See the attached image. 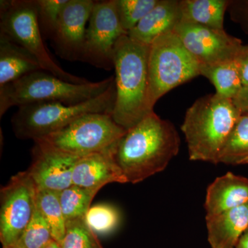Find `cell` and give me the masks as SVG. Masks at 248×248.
<instances>
[{
    "mask_svg": "<svg viewBox=\"0 0 248 248\" xmlns=\"http://www.w3.org/2000/svg\"><path fill=\"white\" fill-rule=\"evenodd\" d=\"M180 146L174 124L153 112L121 139L115 159L125 183L135 184L164 170Z\"/></svg>",
    "mask_w": 248,
    "mask_h": 248,
    "instance_id": "cell-1",
    "label": "cell"
},
{
    "mask_svg": "<svg viewBox=\"0 0 248 248\" xmlns=\"http://www.w3.org/2000/svg\"><path fill=\"white\" fill-rule=\"evenodd\" d=\"M150 45L122 36L115 46L113 58L116 99L114 121L124 130L140 123L154 111L148 107V55Z\"/></svg>",
    "mask_w": 248,
    "mask_h": 248,
    "instance_id": "cell-2",
    "label": "cell"
},
{
    "mask_svg": "<svg viewBox=\"0 0 248 248\" xmlns=\"http://www.w3.org/2000/svg\"><path fill=\"white\" fill-rule=\"evenodd\" d=\"M241 111L232 99L217 93L199 98L182 125L191 161L218 164V159Z\"/></svg>",
    "mask_w": 248,
    "mask_h": 248,
    "instance_id": "cell-3",
    "label": "cell"
},
{
    "mask_svg": "<svg viewBox=\"0 0 248 248\" xmlns=\"http://www.w3.org/2000/svg\"><path fill=\"white\" fill-rule=\"evenodd\" d=\"M115 83V76L97 82L78 84L64 81L51 73H29L0 88V117L13 107L40 102H60L75 105L97 97Z\"/></svg>",
    "mask_w": 248,
    "mask_h": 248,
    "instance_id": "cell-4",
    "label": "cell"
},
{
    "mask_svg": "<svg viewBox=\"0 0 248 248\" xmlns=\"http://www.w3.org/2000/svg\"><path fill=\"white\" fill-rule=\"evenodd\" d=\"M116 99L115 85L97 97L75 105L40 102L18 107L11 120L15 135L32 141L45 138L88 114L112 115Z\"/></svg>",
    "mask_w": 248,
    "mask_h": 248,
    "instance_id": "cell-5",
    "label": "cell"
},
{
    "mask_svg": "<svg viewBox=\"0 0 248 248\" xmlns=\"http://www.w3.org/2000/svg\"><path fill=\"white\" fill-rule=\"evenodd\" d=\"M200 67L174 31L155 40L148 55L150 110L171 90L201 76Z\"/></svg>",
    "mask_w": 248,
    "mask_h": 248,
    "instance_id": "cell-6",
    "label": "cell"
},
{
    "mask_svg": "<svg viewBox=\"0 0 248 248\" xmlns=\"http://www.w3.org/2000/svg\"><path fill=\"white\" fill-rule=\"evenodd\" d=\"M108 113L88 114L64 128L34 141L63 154L83 157L110 149L126 133Z\"/></svg>",
    "mask_w": 248,
    "mask_h": 248,
    "instance_id": "cell-7",
    "label": "cell"
},
{
    "mask_svg": "<svg viewBox=\"0 0 248 248\" xmlns=\"http://www.w3.org/2000/svg\"><path fill=\"white\" fill-rule=\"evenodd\" d=\"M0 32L33 55L43 71L74 84L91 82L64 71L53 60L44 43L35 0H1Z\"/></svg>",
    "mask_w": 248,
    "mask_h": 248,
    "instance_id": "cell-8",
    "label": "cell"
},
{
    "mask_svg": "<svg viewBox=\"0 0 248 248\" xmlns=\"http://www.w3.org/2000/svg\"><path fill=\"white\" fill-rule=\"evenodd\" d=\"M37 187L27 170L18 172L0 191V241L14 246L25 231L37 205Z\"/></svg>",
    "mask_w": 248,
    "mask_h": 248,
    "instance_id": "cell-9",
    "label": "cell"
},
{
    "mask_svg": "<svg viewBox=\"0 0 248 248\" xmlns=\"http://www.w3.org/2000/svg\"><path fill=\"white\" fill-rule=\"evenodd\" d=\"M125 35L128 33L121 25L115 0L96 1L88 23L81 61L110 71L114 68L115 46Z\"/></svg>",
    "mask_w": 248,
    "mask_h": 248,
    "instance_id": "cell-10",
    "label": "cell"
},
{
    "mask_svg": "<svg viewBox=\"0 0 248 248\" xmlns=\"http://www.w3.org/2000/svg\"><path fill=\"white\" fill-rule=\"evenodd\" d=\"M174 32L200 65H213L234 60L242 42L225 30L181 21Z\"/></svg>",
    "mask_w": 248,
    "mask_h": 248,
    "instance_id": "cell-11",
    "label": "cell"
},
{
    "mask_svg": "<svg viewBox=\"0 0 248 248\" xmlns=\"http://www.w3.org/2000/svg\"><path fill=\"white\" fill-rule=\"evenodd\" d=\"M96 1L68 0L51 37L59 56L68 61H81L86 29Z\"/></svg>",
    "mask_w": 248,
    "mask_h": 248,
    "instance_id": "cell-12",
    "label": "cell"
},
{
    "mask_svg": "<svg viewBox=\"0 0 248 248\" xmlns=\"http://www.w3.org/2000/svg\"><path fill=\"white\" fill-rule=\"evenodd\" d=\"M80 158L34 144L27 170L37 188L61 192L73 185V173Z\"/></svg>",
    "mask_w": 248,
    "mask_h": 248,
    "instance_id": "cell-13",
    "label": "cell"
},
{
    "mask_svg": "<svg viewBox=\"0 0 248 248\" xmlns=\"http://www.w3.org/2000/svg\"><path fill=\"white\" fill-rule=\"evenodd\" d=\"M117 145L107 151L80 158L73 170V185L99 192L110 183L126 184L116 163Z\"/></svg>",
    "mask_w": 248,
    "mask_h": 248,
    "instance_id": "cell-14",
    "label": "cell"
},
{
    "mask_svg": "<svg viewBox=\"0 0 248 248\" xmlns=\"http://www.w3.org/2000/svg\"><path fill=\"white\" fill-rule=\"evenodd\" d=\"M248 203V179L231 172L217 177L207 188L204 208L213 217Z\"/></svg>",
    "mask_w": 248,
    "mask_h": 248,
    "instance_id": "cell-15",
    "label": "cell"
},
{
    "mask_svg": "<svg viewBox=\"0 0 248 248\" xmlns=\"http://www.w3.org/2000/svg\"><path fill=\"white\" fill-rule=\"evenodd\" d=\"M182 19L180 1L159 0L128 36L140 43L151 45L160 36L174 31Z\"/></svg>",
    "mask_w": 248,
    "mask_h": 248,
    "instance_id": "cell-16",
    "label": "cell"
},
{
    "mask_svg": "<svg viewBox=\"0 0 248 248\" xmlns=\"http://www.w3.org/2000/svg\"><path fill=\"white\" fill-rule=\"evenodd\" d=\"M212 248H236L248 229V203L213 217H205Z\"/></svg>",
    "mask_w": 248,
    "mask_h": 248,
    "instance_id": "cell-17",
    "label": "cell"
},
{
    "mask_svg": "<svg viewBox=\"0 0 248 248\" xmlns=\"http://www.w3.org/2000/svg\"><path fill=\"white\" fill-rule=\"evenodd\" d=\"M42 70L33 55L0 32V88Z\"/></svg>",
    "mask_w": 248,
    "mask_h": 248,
    "instance_id": "cell-18",
    "label": "cell"
},
{
    "mask_svg": "<svg viewBox=\"0 0 248 248\" xmlns=\"http://www.w3.org/2000/svg\"><path fill=\"white\" fill-rule=\"evenodd\" d=\"M226 0H181L182 21L211 29L224 30Z\"/></svg>",
    "mask_w": 248,
    "mask_h": 248,
    "instance_id": "cell-19",
    "label": "cell"
},
{
    "mask_svg": "<svg viewBox=\"0 0 248 248\" xmlns=\"http://www.w3.org/2000/svg\"><path fill=\"white\" fill-rule=\"evenodd\" d=\"M201 76L205 77L215 86L218 95L233 99L243 88L236 62L229 60L213 65H201Z\"/></svg>",
    "mask_w": 248,
    "mask_h": 248,
    "instance_id": "cell-20",
    "label": "cell"
},
{
    "mask_svg": "<svg viewBox=\"0 0 248 248\" xmlns=\"http://www.w3.org/2000/svg\"><path fill=\"white\" fill-rule=\"evenodd\" d=\"M218 164H248V111L241 112L218 159Z\"/></svg>",
    "mask_w": 248,
    "mask_h": 248,
    "instance_id": "cell-21",
    "label": "cell"
},
{
    "mask_svg": "<svg viewBox=\"0 0 248 248\" xmlns=\"http://www.w3.org/2000/svg\"><path fill=\"white\" fill-rule=\"evenodd\" d=\"M37 207L50 226L52 236L61 245L66 233V221L60 202V193L37 188Z\"/></svg>",
    "mask_w": 248,
    "mask_h": 248,
    "instance_id": "cell-22",
    "label": "cell"
},
{
    "mask_svg": "<svg viewBox=\"0 0 248 248\" xmlns=\"http://www.w3.org/2000/svg\"><path fill=\"white\" fill-rule=\"evenodd\" d=\"M97 192L75 185L60 192V202L65 221L84 218Z\"/></svg>",
    "mask_w": 248,
    "mask_h": 248,
    "instance_id": "cell-23",
    "label": "cell"
},
{
    "mask_svg": "<svg viewBox=\"0 0 248 248\" xmlns=\"http://www.w3.org/2000/svg\"><path fill=\"white\" fill-rule=\"evenodd\" d=\"M60 246L62 248H104L85 217L66 222V233Z\"/></svg>",
    "mask_w": 248,
    "mask_h": 248,
    "instance_id": "cell-24",
    "label": "cell"
},
{
    "mask_svg": "<svg viewBox=\"0 0 248 248\" xmlns=\"http://www.w3.org/2000/svg\"><path fill=\"white\" fill-rule=\"evenodd\" d=\"M158 1L159 0H115L117 16L124 30L128 33Z\"/></svg>",
    "mask_w": 248,
    "mask_h": 248,
    "instance_id": "cell-25",
    "label": "cell"
},
{
    "mask_svg": "<svg viewBox=\"0 0 248 248\" xmlns=\"http://www.w3.org/2000/svg\"><path fill=\"white\" fill-rule=\"evenodd\" d=\"M85 221L96 234H109L120 225V213L117 208L110 204H97L90 208L85 217Z\"/></svg>",
    "mask_w": 248,
    "mask_h": 248,
    "instance_id": "cell-26",
    "label": "cell"
},
{
    "mask_svg": "<svg viewBox=\"0 0 248 248\" xmlns=\"http://www.w3.org/2000/svg\"><path fill=\"white\" fill-rule=\"evenodd\" d=\"M52 240L50 226L36 205L30 223L16 246L22 248H44Z\"/></svg>",
    "mask_w": 248,
    "mask_h": 248,
    "instance_id": "cell-27",
    "label": "cell"
},
{
    "mask_svg": "<svg viewBox=\"0 0 248 248\" xmlns=\"http://www.w3.org/2000/svg\"><path fill=\"white\" fill-rule=\"evenodd\" d=\"M68 0H35L37 18L44 38L51 39Z\"/></svg>",
    "mask_w": 248,
    "mask_h": 248,
    "instance_id": "cell-28",
    "label": "cell"
},
{
    "mask_svg": "<svg viewBox=\"0 0 248 248\" xmlns=\"http://www.w3.org/2000/svg\"><path fill=\"white\" fill-rule=\"evenodd\" d=\"M235 61L239 68L243 87H248V45L241 46Z\"/></svg>",
    "mask_w": 248,
    "mask_h": 248,
    "instance_id": "cell-29",
    "label": "cell"
},
{
    "mask_svg": "<svg viewBox=\"0 0 248 248\" xmlns=\"http://www.w3.org/2000/svg\"><path fill=\"white\" fill-rule=\"evenodd\" d=\"M232 100L235 106L241 112L248 111V87H243Z\"/></svg>",
    "mask_w": 248,
    "mask_h": 248,
    "instance_id": "cell-30",
    "label": "cell"
},
{
    "mask_svg": "<svg viewBox=\"0 0 248 248\" xmlns=\"http://www.w3.org/2000/svg\"><path fill=\"white\" fill-rule=\"evenodd\" d=\"M236 248H248V229L241 236Z\"/></svg>",
    "mask_w": 248,
    "mask_h": 248,
    "instance_id": "cell-31",
    "label": "cell"
},
{
    "mask_svg": "<svg viewBox=\"0 0 248 248\" xmlns=\"http://www.w3.org/2000/svg\"><path fill=\"white\" fill-rule=\"evenodd\" d=\"M44 248H62V247L55 240H52V241Z\"/></svg>",
    "mask_w": 248,
    "mask_h": 248,
    "instance_id": "cell-32",
    "label": "cell"
},
{
    "mask_svg": "<svg viewBox=\"0 0 248 248\" xmlns=\"http://www.w3.org/2000/svg\"><path fill=\"white\" fill-rule=\"evenodd\" d=\"M2 248H22L18 247V246H16V245H14V246H9V247H4Z\"/></svg>",
    "mask_w": 248,
    "mask_h": 248,
    "instance_id": "cell-33",
    "label": "cell"
},
{
    "mask_svg": "<svg viewBox=\"0 0 248 248\" xmlns=\"http://www.w3.org/2000/svg\"></svg>",
    "mask_w": 248,
    "mask_h": 248,
    "instance_id": "cell-34",
    "label": "cell"
}]
</instances>
